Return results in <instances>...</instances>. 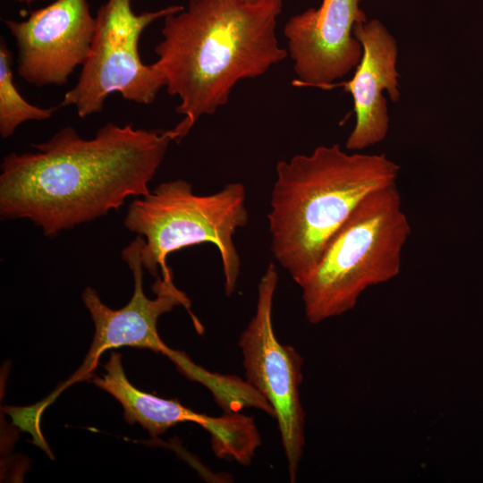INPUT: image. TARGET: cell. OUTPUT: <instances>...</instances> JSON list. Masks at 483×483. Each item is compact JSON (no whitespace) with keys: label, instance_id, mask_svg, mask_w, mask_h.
<instances>
[{"label":"cell","instance_id":"obj_4","mask_svg":"<svg viewBox=\"0 0 483 483\" xmlns=\"http://www.w3.org/2000/svg\"><path fill=\"white\" fill-rule=\"evenodd\" d=\"M411 233L396 184L367 196L300 286L308 321L318 324L341 316L356 306L368 288L397 276Z\"/></svg>","mask_w":483,"mask_h":483},{"label":"cell","instance_id":"obj_5","mask_svg":"<svg viewBox=\"0 0 483 483\" xmlns=\"http://www.w3.org/2000/svg\"><path fill=\"white\" fill-rule=\"evenodd\" d=\"M246 191L242 183L231 182L220 191L198 195L185 180L157 185L129 205L124 226L142 236L140 258L152 276L173 279L167 256L182 248L214 244L219 251L225 292L232 295L241 272V259L233 236L247 225Z\"/></svg>","mask_w":483,"mask_h":483},{"label":"cell","instance_id":"obj_9","mask_svg":"<svg viewBox=\"0 0 483 483\" xmlns=\"http://www.w3.org/2000/svg\"><path fill=\"white\" fill-rule=\"evenodd\" d=\"M4 22L15 40L17 73L36 87L64 85L86 62L97 27L87 0H55L25 21Z\"/></svg>","mask_w":483,"mask_h":483},{"label":"cell","instance_id":"obj_16","mask_svg":"<svg viewBox=\"0 0 483 483\" xmlns=\"http://www.w3.org/2000/svg\"><path fill=\"white\" fill-rule=\"evenodd\" d=\"M13 1L19 2V3H26V4H29L32 3L35 0H13Z\"/></svg>","mask_w":483,"mask_h":483},{"label":"cell","instance_id":"obj_10","mask_svg":"<svg viewBox=\"0 0 483 483\" xmlns=\"http://www.w3.org/2000/svg\"><path fill=\"white\" fill-rule=\"evenodd\" d=\"M360 1L323 0L287 21L284 34L297 76L293 84L323 89L357 67L363 50L353 26L368 21Z\"/></svg>","mask_w":483,"mask_h":483},{"label":"cell","instance_id":"obj_8","mask_svg":"<svg viewBox=\"0 0 483 483\" xmlns=\"http://www.w3.org/2000/svg\"><path fill=\"white\" fill-rule=\"evenodd\" d=\"M141 241L142 236L138 235L122 252L123 260L132 273L134 283L132 296L125 306L113 309L101 301L92 287H86L82 292V301L95 326L93 341L81 366L59 388L56 394L77 381L90 378L100 356L110 349L130 346L164 354L168 346L157 333L159 317L181 305L191 313L190 299L174 285L173 279L165 280L158 275L152 285L156 298L149 299L145 295Z\"/></svg>","mask_w":483,"mask_h":483},{"label":"cell","instance_id":"obj_14","mask_svg":"<svg viewBox=\"0 0 483 483\" xmlns=\"http://www.w3.org/2000/svg\"><path fill=\"white\" fill-rule=\"evenodd\" d=\"M203 428L210 435L213 453L219 459L233 460L249 466L261 437L252 417L225 411L220 416H208Z\"/></svg>","mask_w":483,"mask_h":483},{"label":"cell","instance_id":"obj_3","mask_svg":"<svg viewBox=\"0 0 483 483\" xmlns=\"http://www.w3.org/2000/svg\"><path fill=\"white\" fill-rule=\"evenodd\" d=\"M399 173L386 154H348L338 144L276 164L267 214L271 251L299 286L359 204L395 185Z\"/></svg>","mask_w":483,"mask_h":483},{"label":"cell","instance_id":"obj_17","mask_svg":"<svg viewBox=\"0 0 483 483\" xmlns=\"http://www.w3.org/2000/svg\"><path fill=\"white\" fill-rule=\"evenodd\" d=\"M244 1L250 2V3H253V2H256V1H258V0H244Z\"/></svg>","mask_w":483,"mask_h":483},{"label":"cell","instance_id":"obj_1","mask_svg":"<svg viewBox=\"0 0 483 483\" xmlns=\"http://www.w3.org/2000/svg\"><path fill=\"white\" fill-rule=\"evenodd\" d=\"M175 140L173 130L108 123L92 139L65 126L35 152L6 155L1 164L0 214L28 219L47 236L119 209L141 197Z\"/></svg>","mask_w":483,"mask_h":483},{"label":"cell","instance_id":"obj_12","mask_svg":"<svg viewBox=\"0 0 483 483\" xmlns=\"http://www.w3.org/2000/svg\"><path fill=\"white\" fill-rule=\"evenodd\" d=\"M104 369L106 373L94 377L92 383L122 404L128 423H139L151 437L179 423L194 422L203 427L206 422L208 415L196 412L177 400L160 398L136 388L125 375L119 352H111Z\"/></svg>","mask_w":483,"mask_h":483},{"label":"cell","instance_id":"obj_7","mask_svg":"<svg viewBox=\"0 0 483 483\" xmlns=\"http://www.w3.org/2000/svg\"><path fill=\"white\" fill-rule=\"evenodd\" d=\"M277 283L278 272L270 263L259 279L255 312L238 344L246 381L274 410L289 479L295 482L305 445V412L300 395L303 359L275 334L272 317Z\"/></svg>","mask_w":483,"mask_h":483},{"label":"cell","instance_id":"obj_13","mask_svg":"<svg viewBox=\"0 0 483 483\" xmlns=\"http://www.w3.org/2000/svg\"><path fill=\"white\" fill-rule=\"evenodd\" d=\"M164 355L167 356L187 378L206 386L225 411L237 412L245 407H252L275 418L272 406L246 379L208 371L193 362L183 352L170 347Z\"/></svg>","mask_w":483,"mask_h":483},{"label":"cell","instance_id":"obj_6","mask_svg":"<svg viewBox=\"0 0 483 483\" xmlns=\"http://www.w3.org/2000/svg\"><path fill=\"white\" fill-rule=\"evenodd\" d=\"M183 9L171 5L135 14L131 0H107L97 10L95 36L78 81L65 92L59 106H73L85 118L101 112L114 92L128 101L151 104L165 87V80L153 64L142 63L140 36L155 21Z\"/></svg>","mask_w":483,"mask_h":483},{"label":"cell","instance_id":"obj_15","mask_svg":"<svg viewBox=\"0 0 483 483\" xmlns=\"http://www.w3.org/2000/svg\"><path fill=\"white\" fill-rule=\"evenodd\" d=\"M13 54L4 38L0 41V135L12 136L15 130L28 121L49 119L56 107L42 108L29 103L14 85Z\"/></svg>","mask_w":483,"mask_h":483},{"label":"cell","instance_id":"obj_2","mask_svg":"<svg viewBox=\"0 0 483 483\" xmlns=\"http://www.w3.org/2000/svg\"><path fill=\"white\" fill-rule=\"evenodd\" d=\"M283 0H189L187 8L164 18L155 47L166 92L176 96L183 119L175 140L197 121L227 104L238 81L265 74L284 60L276 38Z\"/></svg>","mask_w":483,"mask_h":483},{"label":"cell","instance_id":"obj_11","mask_svg":"<svg viewBox=\"0 0 483 483\" xmlns=\"http://www.w3.org/2000/svg\"><path fill=\"white\" fill-rule=\"evenodd\" d=\"M352 34L362 46V57L352 78L326 85L323 89L343 87L353 99L355 125L345 147L362 150L383 141L389 130L386 90L393 102L400 99L397 69L398 46L394 37L378 20L360 21Z\"/></svg>","mask_w":483,"mask_h":483}]
</instances>
